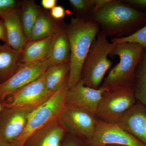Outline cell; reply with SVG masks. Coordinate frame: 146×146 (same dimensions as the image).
<instances>
[{
    "label": "cell",
    "mask_w": 146,
    "mask_h": 146,
    "mask_svg": "<svg viewBox=\"0 0 146 146\" xmlns=\"http://www.w3.org/2000/svg\"><path fill=\"white\" fill-rule=\"evenodd\" d=\"M41 9L34 1L21 2L19 14L27 41H29L32 29Z\"/></svg>",
    "instance_id": "obj_21"
},
{
    "label": "cell",
    "mask_w": 146,
    "mask_h": 146,
    "mask_svg": "<svg viewBox=\"0 0 146 146\" xmlns=\"http://www.w3.org/2000/svg\"><path fill=\"white\" fill-rule=\"evenodd\" d=\"M107 38L99 31L91 45L81 72V80L86 86L99 89L106 74L113 64L108 56L115 48V44L110 42Z\"/></svg>",
    "instance_id": "obj_4"
},
{
    "label": "cell",
    "mask_w": 146,
    "mask_h": 146,
    "mask_svg": "<svg viewBox=\"0 0 146 146\" xmlns=\"http://www.w3.org/2000/svg\"><path fill=\"white\" fill-rule=\"evenodd\" d=\"M91 146L115 145L146 146L122 128L118 123L97 120L94 135L89 141Z\"/></svg>",
    "instance_id": "obj_9"
},
{
    "label": "cell",
    "mask_w": 146,
    "mask_h": 146,
    "mask_svg": "<svg viewBox=\"0 0 146 146\" xmlns=\"http://www.w3.org/2000/svg\"><path fill=\"white\" fill-rule=\"evenodd\" d=\"M70 62L50 65L45 72L46 89L50 94L61 88L68 80Z\"/></svg>",
    "instance_id": "obj_20"
},
{
    "label": "cell",
    "mask_w": 146,
    "mask_h": 146,
    "mask_svg": "<svg viewBox=\"0 0 146 146\" xmlns=\"http://www.w3.org/2000/svg\"><path fill=\"white\" fill-rule=\"evenodd\" d=\"M21 51L17 50L7 44H0V84L15 74L21 63Z\"/></svg>",
    "instance_id": "obj_17"
},
{
    "label": "cell",
    "mask_w": 146,
    "mask_h": 146,
    "mask_svg": "<svg viewBox=\"0 0 146 146\" xmlns=\"http://www.w3.org/2000/svg\"><path fill=\"white\" fill-rule=\"evenodd\" d=\"M122 146L115 145H102V146Z\"/></svg>",
    "instance_id": "obj_34"
},
{
    "label": "cell",
    "mask_w": 146,
    "mask_h": 146,
    "mask_svg": "<svg viewBox=\"0 0 146 146\" xmlns=\"http://www.w3.org/2000/svg\"><path fill=\"white\" fill-rule=\"evenodd\" d=\"M50 14L52 18L57 21H61L66 15V11L62 6H56L51 10Z\"/></svg>",
    "instance_id": "obj_26"
},
{
    "label": "cell",
    "mask_w": 146,
    "mask_h": 146,
    "mask_svg": "<svg viewBox=\"0 0 146 146\" xmlns=\"http://www.w3.org/2000/svg\"><path fill=\"white\" fill-rule=\"evenodd\" d=\"M21 3L16 0H0V18L5 12L19 8Z\"/></svg>",
    "instance_id": "obj_25"
},
{
    "label": "cell",
    "mask_w": 146,
    "mask_h": 146,
    "mask_svg": "<svg viewBox=\"0 0 146 146\" xmlns=\"http://www.w3.org/2000/svg\"><path fill=\"white\" fill-rule=\"evenodd\" d=\"M57 1L56 0H42L41 1L43 8L46 9H51L56 6Z\"/></svg>",
    "instance_id": "obj_30"
},
{
    "label": "cell",
    "mask_w": 146,
    "mask_h": 146,
    "mask_svg": "<svg viewBox=\"0 0 146 146\" xmlns=\"http://www.w3.org/2000/svg\"><path fill=\"white\" fill-rule=\"evenodd\" d=\"M52 95L49 94L46 89L44 73L14 92L4 103L7 107L37 106L42 104Z\"/></svg>",
    "instance_id": "obj_11"
},
{
    "label": "cell",
    "mask_w": 146,
    "mask_h": 146,
    "mask_svg": "<svg viewBox=\"0 0 146 146\" xmlns=\"http://www.w3.org/2000/svg\"><path fill=\"white\" fill-rule=\"evenodd\" d=\"M136 68L133 89L136 100L146 106V50Z\"/></svg>",
    "instance_id": "obj_22"
},
{
    "label": "cell",
    "mask_w": 146,
    "mask_h": 146,
    "mask_svg": "<svg viewBox=\"0 0 146 146\" xmlns=\"http://www.w3.org/2000/svg\"><path fill=\"white\" fill-rule=\"evenodd\" d=\"M122 1L133 7L146 9V0H122Z\"/></svg>",
    "instance_id": "obj_27"
},
{
    "label": "cell",
    "mask_w": 146,
    "mask_h": 146,
    "mask_svg": "<svg viewBox=\"0 0 146 146\" xmlns=\"http://www.w3.org/2000/svg\"><path fill=\"white\" fill-rule=\"evenodd\" d=\"M62 146H79L76 142L72 140H68Z\"/></svg>",
    "instance_id": "obj_31"
},
{
    "label": "cell",
    "mask_w": 146,
    "mask_h": 146,
    "mask_svg": "<svg viewBox=\"0 0 146 146\" xmlns=\"http://www.w3.org/2000/svg\"><path fill=\"white\" fill-rule=\"evenodd\" d=\"M69 2L76 17L89 16L94 3V0H69Z\"/></svg>",
    "instance_id": "obj_24"
},
{
    "label": "cell",
    "mask_w": 146,
    "mask_h": 146,
    "mask_svg": "<svg viewBox=\"0 0 146 146\" xmlns=\"http://www.w3.org/2000/svg\"><path fill=\"white\" fill-rule=\"evenodd\" d=\"M145 49L133 43L115 44L109 56H117L119 62L110 70L100 88L106 92L133 86L136 68L143 55Z\"/></svg>",
    "instance_id": "obj_3"
},
{
    "label": "cell",
    "mask_w": 146,
    "mask_h": 146,
    "mask_svg": "<svg viewBox=\"0 0 146 146\" xmlns=\"http://www.w3.org/2000/svg\"><path fill=\"white\" fill-rule=\"evenodd\" d=\"M0 40L4 42L5 44H7L8 43L6 29L3 21L1 18H0Z\"/></svg>",
    "instance_id": "obj_28"
},
{
    "label": "cell",
    "mask_w": 146,
    "mask_h": 146,
    "mask_svg": "<svg viewBox=\"0 0 146 146\" xmlns=\"http://www.w3.org/2000/svg\"><path fill=\"white\" fill-rule=\"evenodd\" d=\"M89 16L98 25L100 32L113 38L129 36L146 22V12L118 0H110Z\"/></svg>",
    "instance_id": "obj_1"
},
{
    "label": "cell",
    "mask_w": 146,
    "mask_h": 146,
    "mask_svg": "<svg viewBox=\"0 0 146 146\" xmlns=\"http://www.w3.org/2000/svg\"><path fill=\"white\" fill-rule=\"evenodd\" d=\"M136 100L133 86L105 92L96 116L106 122L118 123L125 112L136 104Z\"/></svg>",
    "instance_id": "obj_6"
},
{
    "label": "cell",
    "mask_w": 146,
    "mask_h": 146,
    "mask_svg": "<svg viewBox=\"0 0 146 146\" xmlns=\"http://www.w3.org/2000/svg\"><path fill=\"white\" fill-rule=\"evenodd\" d=\"M57 33L44 39L27 41L21 50V63H32L48 58Z\"/></svg>",
    "instance_id": "obj_16"
},
{
    "label": "cell",
    "mask_w": 146,
    "mask_h": 146,
    "mask_svg": "<svg viewBox=\"0 0 146 146\" xmlns=\"http://www.w3.org/2000/svg\"><path fill=\"white\" fill-rule=\"evenodd\" d=\"M118 124L146 145V106L135 104L128 110Z\"/></svg>",
    "instance_id": "obj_13"
},
{
    "label": "cell",
    "mask_w": 146,
    "mask_h": 146,
    "mask_svg": "<svg viewBox=\"0 0 146 146\" xmlns=\"http://www.w3.org/2000/svg\"><path fill=\"white\" fill-rule=\"evenodd\" d=\"M66 130L58 119L35 131L26 142H29L30 146H61Z\"/></svg>",
    "instance_id": "obj_14"
},
{
    "label": "cell",
    "mask_w": 146,
    "mask_h": 146,
    "mask_svg": "<svg viewBox=\"0 0 146 146\" xmlns=\"http://www.w3.org/2000/svg\"><path fill=\"white\" fill-rule=\"evenodd\" d=\"M48 59L51 65L70 62V47L64 23L58 32Z\"/></svg>",
    "instance_id": "obj_19"
},
{
    "label": "cell",
    "mask_w": 146,
    "mask_h": 146,
    "mask_svg": "<svg viewBox=\"0 0 146 146\" xmlns=\"http://www.w3.org/2000/svg\"><path fill=\"white\" fill-rule=\"evenodd\" d=\"M70 47L68 89L81 80L82 70L91 45L100 31L98 25L90 16L76 17L65 24Z\"/></svg>",
    "instance_id": "obj_2"
},
{
    "label": "cell",
    "mask_w": 146,
    "mask_h": 146,
    "mask_svg": "<svg viewBox=\"0 0 146 146\" xmlns=\"http://www.w3.org/2000/svg\"><path fill=\"white\" fill-rule=\"evenodd\" d=\"M39 106L28 107L5 106L0 113V138L8 143H14L25 129L31 112Z\"/></svg>",
    "instance_id": "obj_7"
},
{
    "label": "cell",
    "mask_w": 146,
    "mask_h": 146,
    "mask_svg": "<svg viewBox=\"0 0 146 146\" xmlns=\"http://www.w3.org/2000/svg\"><path fill=\"white\" fill-rule=\"evenodd\" d=\"M106 91L101 88L86 86L80 80L75 86L68 89L65 96L68 105L84 110L96 115L100 102Z\"/></svg>",
    "instance_id": "obj_12"
},
{
    "label": "cell",
    "mask_w": 146,
    "mask_h": 146,
    "mask_svg": "<svg viewBox=\"0 0 146 146\" xmlns=\"http://www.w3.org/2000/svg\"><path fill=\"white\" fill-rule=\"evenodd\" d=\"M0 146H12L11 144L8 143L4 141L0 138Z\"/></svg>",
    "instance_id": "obj_32"
},
{
    "label": "cell",
    "mask_w": 146,
    "mask_h": 146,
    "mask_svg": "<svg viewBox=\"0 0 146 146\" xmlns=\"http://www.w3.org/2000/svg\"><path fill=\"white\" fill-rule=\"evenodd\" d=\"M63 23L62 20H55L50 13L41 9L32 29L29 41L39 40L56 34Z\"/></svg>",
    "instance_id": "obj_18"
},
{
    "label": "cell",
    "mask_w": 146,
    "mask_h": 146,
    "mask_svg": "<svg viewBox=\"0 0 146 146\" xmlns=\"http://www.w3.org/2000/svg\"><path fill=\"white\" fill-rule=\"evenodd\" d=\"M111 43L114 44L122 43H136L146 50V25L129 36L121 38H112Z\"/></svg>",
    "instance_id": "obj_23"
},
{
    "label": "cell",
    "mask_w": 146,
    "mask_h": 146,
    "mask_svg": "<svg viewBox=\"0 0 146 146\" xmlns=\"http://www.w3.org/2000/svg\"><path fill=\"white\" fill-rule=\"evenodd\" d=\"M110 1V0H94V7H93L89 15L96 12L100 9L101 8Z\"/></svg>",
    "instance_id": "obj_29"
},
{
    "label": "cell",
    "mask_w": 146,
    "mask_h": 146,
    "mask_svg": "<svg viewBox=\"0 0 146 146\" xmlns=\"http://www.w3.org/2000/svg\"><path fill=\"white\" fill-rule=\"evenodd\" d=\"M5 104L4 103H0V113L1 112L2 110H3V109L4 108Z\"/></svg>",
    "instance_id": "obj_33"
},
{
    "label": "cell",
    "mask_w": 146,
    "mask_h": 146,
    "mask_svg": "<svg viewBox=\"0 0 146 146\" xmlns=\"http://www.w3.org/2000/svg\"><path fill=\"white\" fill-rule=\"evenodd\" d=\"M68 81L32 111L24 132L11 146H24L35 131L60 119L67 106L65 96L68 89Z\"/></svg>",
    "instance_id": "obj_5"
},
{
    "label": "cell",
    "mask_w": 146,
    "mask_h": 146,
    "mask_svg": "<svg viewBox=\"0 0 146 146\" xmlns=\"http://www.w3.org/2000/svg\"><path fill=\"white\" fill-rule=\"evenodd\" d=\"M50 65L48 58L42 61L21 63L11 77L0 84V101L7 98L18 89L39 78Z\"/></svg>",
    "instance_id": "obj_8"
},
{
    "label": "cell",
    "mask_w": 146,
    "mask_h": 146,
    "mask_svg": "<svg viewBox=\"0 0 146 146\" xmlns=\"http://www.w3.org/2000/svg\"><path fill=\"white\" fill-rule=\"evenodd\" d=\"M19 8L5 12L1 18L6 29L7 44L14 49L21 51L27 40L20 18Z\"/></svg>",
    "instance_id": "obj_15"
},
{
    "label": "cell",
    "mask_w": 146,
    "mask_h": 146,
    "mask_svg": "<svg viewBox=\"0 0 146 146\" xmlns=\"http://www.w3.org/2000/svg\"><path fill=\"white\" fill-rule=\"evenodd\" d=\"M95 116L81 108L67 105L60 119L66 130L89 141L94 135L96 126Z\"/></svg>",
    "instance_id": "obj_10"
}]
</instances>
